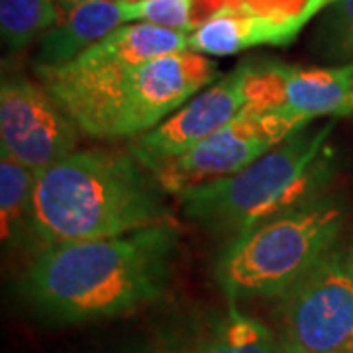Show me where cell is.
<instances>
[{
	"instance_id": "6da1fadb",
	"label": "cell",
	"mask_w": 353,
	"mask_h": 353,
	"mask_svg": "<svg viewBox=\"0 0 353 353\" xmlns=\"http://www.w3.org/2000/svg\"><path fill=\"white\" fill-rule=\"evenodd\" d=\"M179 234L171 220L112 238L48 245L28 267L22 294L57 322L134 312L167 289Z\"/></svg>"
},
{
	"instance_id": "7a4b0ae2",
	"label": "cell",
	"mask_w": 353,
	"mask_h": 353,
	"mask_svg": "<svg viewBox=\"0 0 353 353\" xmlns=\"http://www.w3.org/2000/svg\"><path fill=\"white\" fill-rule=\"evenodd\" d=\"M171 220L165 189L130 152H75L36 173L38 252L57 243L122 236Z\"/></svg>"
},
{
	"instance_id": "3957f363",
	"label": "cell",
	"mask_w": 353,
	"mask_h": 353,
	"mask_svg": "<svg viewBox=\"0 0 353 353\" xmlns=\"http://www.w3.org/2000/svg\"><path fill=\"white\" fill-rule=\"evenodd\" d=\"M43 88L79 132L99 139H136L159 126L218 75L201 53L181 51L130 67L77 71L36 67Z\"/></svg>"
},
{
	"instance_id": "277c9868",
	"label": "cell",
	"mask_w": 353,
	"mask_h": 353,
	"mask_svg": "<svg viewBox=\"0 0 353 353\" xmlns=\"http://www.w3.org/2000/svg\"><path fill=\"white\" fill-rule=\"evenodd\" d=\"M334 126H306L236 175L176 194L185 216L236 240L255 226L324 194L334 176Z\"/></svg>"
},
{
	"instance_id": "5b68a950",
	"label": "cell",
	"mask_w": 353,
	"mask_h": 353,
	"mask_svg": "<svg viewBox=\"0 0 353 353\" xmlns=\"http://www.w3.org/2000/svg\"><path fill=\"white\" fill-rule=\"evenodd\" d=\"M343 208L322 194L230 240L216 263V279L234 303L283 296L334 248Z\"/></svg>"
},
{
	"instance_id": "8992f818",
	"label": "cell",
	"mask_w": 353,
	"mask_h": 353,
	"mask_svg": "<svg viewBox=\"0 0 353 353\" xmlns=\"http://www.w3.org/2000/svg\"><path fill=\"white\" fill-rule=\"evenodd\" d=\"M281 326L290 353H353V259L332 248L283 294Z\"/></svg>"
},
{
	"instance_id": "52a82bcc",
	"label": "cell",
	"mask_w": 353,
	"mask_h": 353,
	"mask_svg": "<svg viewBox=\"0 0 353 353\" xmlns=\"http://www.w3.org/2000/svg\"><path fill=\"white\" fill-rule=\"evenodd\" d=\"M310 124L296 114L248 104L228 126L163 165L155 176L165 192L176 196L204 183L240 173Z\"/></svg>"
},
{
	"instance_id": "ba28073f",
	"label": "cell",
	"mask_w": 353,
	"mask_h": 353,
	"mask_svg": "<svg viewBox=\"0 0 353 353\" xmlns=\"http://www.w3.org/2000/svg\"><path fill=\"white\" fill-rule=\"evenodd\" d=\"M0 139L2 152L39 173L75 153L79 128L43 85L26 77H4Z\"/></svg>"
},
{
	"instance_id": "9c48e42d",
	"label": "cell",
	"mask_w": 353,
	"mask_h": 353,
	"mask_svg": "<svg viewBox=\"0 0 353 353\" xmlns=\"http://www.w3.org/2000/svg\"><path fill=\"white\" fill-rule=\"evenodd\" d=\"M252 59L241 61L228 75L202 88L159 126L130 143V153L153 175L190 152L194 145L228 126L248 106Z\"/></svg>"
},
{
	"instance_id": "30bf717a",
	"label": "cell",
	"mask_w": 353,
	"mask_h": 353,
	"mask_svg": "<svg viewBox=\"0 0 353 353\" xmlns=\"http://www.w3.org/2000/svg\"><path fill=\"white\" fill-rule=\"evenodd\" d=\"M248 104L285 110L310 122L320 116H347L353 110V63L301 67L252 59Z\"/></svg>"
},
{
	"instance_id": "8fae6325",
	"label": "cell",
	"mask_w": 353,
	"mask_h": 353,
	"mask_svg": "<svg viewBox=\"0 0 353 353\" xmlns=\"http://www.w3.org/2000/svg\"><path fill=\"white\" fill-rule=\"evenodd\" d=\"M316 14L265 12L248 4H224L190 32L189 50L206 57H226L261 46L285 48L299 38Z\"/></svg>"
},
{
	"instance_id": "7c38bea8",
	"label": "cell",
	"mask_w": 353,
	"mask_h": 353,
	"mask_svg": "<svg viewBox=\"0 0 353 353\" xmlns=\"http://www.w3.org/2000/svg\"><path fill=\"white\" fill-rule=\"evenodd\" d=\"M59 20L41 36L36 67H59L132 24L130 0H55Z\"/></svg>"
},
{
	"instance_id": "4fadbf2b",
	"label": "cell",
	"mask_w": 353,
	"mask_h": 353,
	"mask_svg": "<svg viewBox=\"0 0 353 353\" xmlns=\"http://www.w3.org/2000/svg\"><path fill=\"white\" fill-rule=\"evenodd\" d=\"M181 51H190L189 32L136 22L114 30L112 34H108L99 43L90 46L79 57L65 65L77 71H99L145 63Z\"/></svg>"
},
{
	"instance_id": "5bb4252c",
	"label": "cell",
	"mask_w": 353,
	"mask_h": 353,
	"mask_svg": "<svg viewBox=\"0 0 353 353\" xmlns=\"http://www.w3.org/2000/svg\"><path fill=\"white\" fill-rule=\"evenodd\" d=\"M34 189L36 171L8 153L0 157V226L4 250L34 241Z\"/></svg>"
},
{
	"instance_id": "9a60e30c",
	"label": "cell",
	"mask_w": 353,
	"mask_h": 353,
	"mask_svg": "<svg viewBox=\"0 0 353 353\" xmlns=\"http://www.w3.org/2000/svg\"><path fill=\"white\" fill-rule=\"evenodd\" d=\"M196 353H290L285 341L277 340L271 330L252 316L238 312L232 303L228 318L218 324L212 336Z\"/></svg>"
},
{
	"instance_id": "2e32d148",
	"label": "cell",
	"mask_w": 353,
	"mask_h": 353,
	"mask_svg": "<svg viewBox=\"0 0 353 353\" xmlns=\"http://www.w3.org/2000/svg\"><path fill=\"white\" fill-rule=\"evenodd\" d=\"M57 20L55 0H0L2 41L12 53L28 48L39 34L50 32Z\"/></svg>"
},
{
	"instance_id": "e0dca14e",
	"label": "cell",
	"mask_w": 353,
	"mask_h": 353,
	"mask_svg": "<svg viewBox=\"0 0 353 353\" xmlns=\"http://www.w3.org/2000/svg\"><path fill=\"white\" fill-rule=\"evenodd\" d=\"M314 50L332 61L353 63V0H334L322 10Z\"/></svg>"
},
{
	"instance_id": "ac0fdd59",
	"label": "cell",
	"mask_w": 353,
	"mask_h": 353,
	"mask_svg": "<svg viewBox=\"0 0 353 353\" xmlns=\"http://www.w3.org/2000/svg\"><path fill=\"white\" fill-rule=\"evenodd\" d=\"M194 2L196 0H130L132 24L145 22L190 34L196 28Z\"/></svg>"
},
{
	"instance_id": "d6986e66",
	"label": "cell",
	"mask_w": 353,
	"mask_h": 353,
	"mask_svg": "<svg viewBox=\"0 0 353 353\" xmlns=\"http://www.w3.org/2000/svg\"><path fill=\"white\" fill-rule=\"evenodd\" d=\"M350 255H352V259H353V243H352V250H350Z\"/></svg>"
},
{
	"instance_id": "ffe728a7",
	"label": "cell",
	"mask_w": 353,
	"mask_h": 353,
	"mask_svg": "<svg viewBox=\"0 0 353 353\" xmlns=\"http://www.w3.org/2000/svg\"><path fill=\"white\" fill-rule=\"evenodd\" d=\"M352 114H353V110H352Z\"/></svg>"
}]
</instances>
